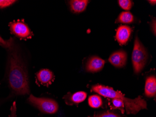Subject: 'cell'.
<instances>
[{
	"instance_id": "52a82bcc",
	"label": "cell",
	"mask_w": 156,
	"mask_h": 117,
	"mask_svg": "<svg viewBox=\"0 0 156 117\" xmlns=\"http://www.w3.org/2000/svg\"><path fill=\"white\" fill-rule=\"evenodd\" d=\"M127 60V53L123 50H120L114 53L108 59L109 62L116 68L124 66L126 65Z\"/></svg>"
},
{
	"instance_id": "d6986e66",
	"label": "cell",
	"mask_w": 156,
	"mask_h": 117,
	"mask_svg": "<svg viewBox=\"0 0 156 117\" xmlns=\"http://www.w3.org/2000/svg\"><path fill=\"white\" fill-rule=\"evenodd\" d=\"M16 102H13L10 108V113L9 117H16Z\"/></svg>"
},
{
	"instance_id": "3957f363",
	"label": "cell",
	"mask_w": 156,
	"mask_h": 117,
	"mask_svg": "<svg viewBox=\"0 0 156 117\" xmlns=\"http://www.w3.org/2000/svg\"><path fill=\"white\" fill-rule=\"evenodd\" d=\"M27 101L30 104L44 114H55L59 109L57 102L51 98L36 97L30 94Z\"/></svg>"
},
{
	"instance_id": "5b68a950",
	"label": "cell",
	"mask_w": 156,
	"mask_h": 117,
	"mask_svg": "<svg viewBox=\"0 0 156 117\" xmlns=\"http://www.w3.org/2000/svg\"><path fill=\"white\" fill-rule=\"evenodd\" d=\"M11 33L21 39H30L33 34L23 21H14L9 24Z\"/></svg>"
},
{
	"instance_id": "ffe728a7",
	"label": "cell",
	"mask_w": 156,
	"mask_h": 117,
	"mask_svg": "<svg viewBox=\"0 0 156 117\" xmlns=\"http://www.w3.org/2000/svg\"><path fill=\"white\" fill-rule=\"evenodd\" d=\"M149 2L150 3L152 4V5H154L156 4V1L155 0V1H149Z\"/></svg>"
},
{
	"instance_id": "ac0fdd59",
	"label": "cell",
	"mask_w": 156,
	"mask_h": 117,
	"mask_svg": "<svg viewBox=\"0 0 156 117\" xmlns=\"http://www.w3.org/2000/svg\"><path fill=\"white\" fill-rule=\"evenodd\" d=\"M112 103L114 107L116 108H122L124 107V103L120 99L114 98L112 99Z\"/></svg>"
},
{
	"instance_id": "277c9868",
	"label": "cell",
	"mask_w": 156,
	"mask_h": 117,
	"mask_svg": "<svg viewBox=\"0 0 156 117\" xmlns=\"http://www.w3.org/2000/svg\"><path fill=\"white\" fill-rule=\"evenodd\" d=\"M148 59L147 51L136 36L134 42L132 55L134 73L138 74L144 69Z\"/></svg>"
},
{
	"instance_id": "ba28073f",
	"label": "cell",
	"mask_w": 156,
	"mask_h": 117,
	"mask_svg": "<svg viewBox=\"0 0 156 117\" xmlns=\"http://www.w3.org/2000/svg\"><path fill=\"white\" fill-rule=\"evenodd\" d=\"M105 60L97 56L90 58L86 65V70L90 73H96L101 71L104 67Z\"/></svg>"
},
{
	"instance_id": "6da1fadb",
	"label": "cell",
	"mask_w": 156,
	"mask_h": 117,
	"mask_svg": "<svg viewBox=\"0 0 156 117\" xmlns=\"http://www.w3.org/2000/svg\"><path fill=\"white\" fill-rule=\"evenodd\" d=\"M0 46L7 53V80L12 94L15 96L29 95L28 71L19 46L13 38L4 39L1 37Z\"/></svg>"
},
{
	"instance_id": "5bb4252c",
	"label": "cell",
	"mask_w": 156,
	"mask_h": 117,
	"mask_svg": "<svg viewBox=\"0 0 156 117\" xmlns=\"http://www.w3.org/2000/svg\"><path fill=\"white\" fill-rule=\"evenodd\" d=\"M88 104L92 108H99L102 105V100L98 95H92L88 98Z\"/></svg>"
},
{
	"instance_id": "2e32d148",
	"label": "cell",
	"mask_w": 156,
	"mask_h": 117,
	"mask_svg": "<svg viewBox=\"0 0 156 117\" xmlns=\"http://www.w3.org/2000/svg\"><path fill=\"white\" fill-rule=\"evenodd\" d=\"M94 117H122L118 114L113 113V112H102L96 114Z\"/></svg>"
},
{
	"instance_id": "9c48e42d",
	"label": "cell",
	"mask_w": 156,
	"mask_h": 117,
	"mask_svg": "<svg viewBox=\"0 0 156 117\" xmlns=\"http://www.w3.org/2000/svg\"><path fill=\"white\" fill-rule=\"evenodd\" d=\"M132 30L129 26L121 25L116 31V40L121 45H125L129 39Z\"/></svg>"
},
{
	"instance_id": "30bf717a",
	"label": "cell",
	"mask_w": 156,
	"mask_h": 117,
	"mask_svg": "<svg viewBox=\"0 0 156 117\" xmlns=\"http://www.w3.org/2000/svg\"><path fill=\"white\" fill-rule=\"evenodd\" d=\"M87 94L84 91H79L74 94L69 93L65 96L64 99L66 103L68 105L78 104L83 102L86 98Z\"/></svg>"
},
{
	"instance_id": "7a4b0ae2",
	"label": "cell",
	"mask_w": 156,
	"mask_h": 117,
	"mask_svg": "<svg viewBox=\"0 0 156 117\" xmlns=\"http://www.w3.org/2000/svg\"><path fill=\"white\" fill-rule=\"evenodd\" d=\"M92 89L94 91L104 97L122 100L128 114H136L141 110L147 108L146 101L141 96H138L135 99H130L125 97L121 92L115 91L111 87L100 84L94 85Z\"/></svg>"
},
{
	"instance_id": "4fadbf2b",
	"label": "cell",
	"mask_w": 156,
	"mask_h": 117,
	"mask_svg": "<svg viewBox=\"0 0 156 117\" xmlns=\"http://www.w3.org/2000/svg\"><path fill=\"white\" fill-rule=\"evenodd\" d=\"M134 21V17L130 12L128 11H124L122 12L119 15L118 18L115 21V23H118L130 24Z\"/></svg>"
},
{
	"instance_id": "8992f818",
	"label": "cell",
	"mask_w": 156,
	"mask_h": 117,
	"mask_svg": "<svg viewBox=\"0 0 156 117\" xmlns=\"http://www.w3.org/2000/svg\"><path fill=\"white\" fill-rule=\"evenodd\" d=\"M36 79L38 85L48 86L53 81L54 75L53 72L49 69H41L37 73Z\"/></svg>"
},
{
	"instance_id": "8fae6325",
	"label": "cell",
	"mask_w": 156,
	"mask_h": 117,
	"mask_svg": "<svg viewBox=\"0 0 156 117\" xmlns=\"http://www.w3.org/2000/svg\"><path fill=\"white\" fill-rule=\"evenodd\" d=\"M145 94L148 97L155 96L156 93V78L155 76L151 75L147 77L145 82Z\"/></svg>"
},
{
	"instance_id": "7c38bea8",
	"label": "cell",
	"mask_w": 156,
	"mask_h": 117,
	"mask_svg": "<svg viewBox=\"0 0 156 117\" xmlns=\"http://www.w3.org/2000/svg\"><path fill=\"white\" fill-rule=\"evenodd\" d=\"M88 1L86 0H72L69 2L71 9L75 13L83 12L86 9Z\"/></svg>"
},
{
	"instance_id": "e0dca14e",
	"label": "cell",
	"mask_w": 156,
	"mask_h": 117,
	"mask_svg": "<svg viewBox=\"0 0 156 117\" xmlns=\"http://www.w3.org/2000/svg\"><path fill=\"white\" fill-rule=\"evenodd\" d=\"M13 0H0V9H3L10 6L16 2Z\"/></svg>"
},
{
	"instance_id": "9a60e30c",
	"label": "cell",
	"mask_w": 156,
	"mask_h": 117,
	"mask_svg": "<svg viewBox=\"0 0 156 117\" xmlns=\"http://www.w3.org/2000/svg\"><path fill=\"white\" fill-rule=\"evenodd\" d=\"M119 5L124 10H129L131 9L133 5V2L129 0H120L118 1Z\"/></svg>"
}]
</instances>
